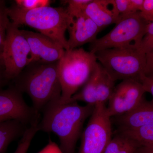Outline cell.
<instances>
[{
	"label": "cell",
	"mask_w": 153,
	"mask_h": 153,
	"mask_svg": "<svg viewBox=\"0 0 153 153\" xmlns=\"http://www.w3.org/2000/svg\"><path fill=\"white\" fill-rule=\"evenodd\" d=\"M94 107L80 105L77 102L62 103L60 99L52 102L42 111L39 131L55 134L63 153H74L83 124L91 115Z\"/></svg>",
	"instance_id": "6da1fadb"
},
{
	"label": "cell",
	"mask_w": 153,
	"mask_h": 153,
	"mask_svg": "<svg viewBox=\"0 0 153 153\" xmlns=\"http://www.w3.org/2000/svg\"><path fill=\"white\" fill-rule=\"evenodd\" d=\"M58 62H33L14 79V86L30 96L33 109L39 115L47 105L61 97Z\"/></svg>",
	"instance_id": "7a4b0ae2"
},
{
	"label": "cell",
	"mask_w": 153,
	"mask_h": 153,
	"mask_svg": "<svg viewBox=\"0 0 153 153\" xmlns=\"http://www.w3.org/2000/svg\"><path fill=\"white\" fill-rule=\"evenodd\" d=\"M10 22L19 27L26 25L38 30L60 45L66 51L69 50L65 33L73 19L68 16L66 8L47 6L34 10H23L12 5L8 7Z\"/></svg>",
	"instance_id": "3957f363"
},
{
	"label": "cell",
	"mask_w": 153,
	"mask_h": 153,
	"mask_svg": "<svg viewBox=\"0 0 153 153\" xmlns=\"http://www.w3.org/2000/svg\"><path fill=\"white\" fill-rule=\"evenodd\" d=\"M97 63L95 54L83 48L66 51L58 62V75L62 90L60 102H69L71 97L87 82Z\"/></svg>",
	"instance_id": "277c9868"
},
{
	"label": "cell",
	"mask_w": 153,
	"mask_h": 153,
	"mask_svg": "<svg viewBox=\"0 0 153 153\" xmlns=\"http://www.w3.org/2000/svg\"><path fill=\"white\" fill-rule=\"evenodd\" d=\"M94 54L97 62L114 81L128 79L139 81L144 72L146 54L139 47L113 48Z\"/></svg>",
	"instance_id": "5b68a950"
},
{
	"label": "cell",
	"mask_w": 153,
	"mask_h": 153,
	"mask_svg": "<svg viewBox=\"0 0 153 153\" xmlns=\"http://www.w3.org/2000/svg\"><path fill=\"white\" fill-rule=\"evenodd\" d=\"M149 23L140 12L121 17L110 32L90 44L89 52L95 54L113 48L139 47Z\"/></svg>",
	"instance_id": "8992f818"
},
{
	"label": "cell",
	"mask_w": 153,
	"mask_h": 153,
	"mask_svg": "<svg viewBox=\"0 0 153 153\" xmlns=\"http://www.w3.org/2000/svg\"><path fill=\"white\" fill-rule=\"evenodd\" d=\"M5 77L14 79L31 63L30 46L19 27L10 22L6 33L2 53Z\"/></svg>",
	"instance_id": "52a82bcc"
},
{
	"label": "cell",
	"mask_w": 153,
	"mask_h": 153,
	"mask_svg": "<svg viewBox=\"0 0 153 153\" xmlns=\"http://www.w3.org/2000/svg\"><path fill=\"white\" fill-rule=\"evenodd\" d=\"M111 118L105 104L94 105L82 133L78 153H103L112 138Z\"/></svg>",
	"instance_id": "ba28073f"
},
{
	"label": "cell",
	"mask_w": 153,
	"mask_h": 153,
	"mask_svg": "<svg viewBox=\"0 0 153 153\" xmlns=\"http://www.w3.org/2000/svg\"><path fill=\"white\" fill-rule=\"evenodd\" d=\"M40 117L33 107L26 103L22 92L14 85L0 90V123L16 120L30 125Z\"/></svg>",
	"instance_id": "9c48e42d"
},
{
	"label": "cell",
	"mask_w": 153,
	"mask_h": 153,
	"mask_svg": "<svg viewBox=\"0 0 153 153\" xmlns=\"http://www.w3.org/2000/svg\"><path fill=\"white\" fill-rule=\"evenodd\" d=\"M146 92L142 84L138 80H123L115 87L108 101L107 108L110 116H120L131 111L143 100Z\"/></svg>",
	"instance_id": "30bf717a"
},
{
	"label": "cell",
	"mask_w": 153,
	"mask_h": 153,
	"mask_svg": "<svg viewBox=\"0 0 153 153\" xmlns=\"http://www.w3.org/2000/svg\"><path fill=\"white\" fill-rule=\"evenodd\" d=\"M27 41L32 54L31 63L41 62L52 63L62 58L66 50L49 37L38 33L21 30Z\"/></svg>",
	"instance_id": "8fae6325"
},
{
	"label": "cell",
	"mask_w": 153,
	"mask_h": 153,
	"mask_svg": "<svg viewBox=\"0 0 153 153\" xmlns=\"http://www.w3.org/2000/svg\"><path fill=\"white\" fill-rule=\"evenodd\" d=\"M69 49H76L87 43H93L101 31L96 24L85 13L73 19L68 28Z\"/></svg>",
	"instance_id": "7c38bea8"
},
{
	"label": "cell",
	"mask_w": 153,
	"mask_h": 153,
	"mask_svg": "<svg viewBox=\"0 0 153 153\" xmlns=\"http://www.w3.org/2000/svg\"><path fill=\"white\" fill-rule=\"evenodd\" d=\"M119 130L135 129L153 125V100H144L134 109L123 115L116 117Z\"/></svg>",
	"instance_id": "4fadbf2b"
},
{
	"label": "cell",
	"mask_w": 153,
	"mask_h": 153,
	"mask_svg": "<svg viewBox=\"0 0 153 153\" xmlns=\"http://www.w3.org/2000/svg\"><path fill=\"white\" fill-rule=\"evenodd\" d=\"M109 0H92L88 5L84 13L93 21L100 30L112 24H116L119 20L109 9Z\"/></svg>",
	"instance_id": "5bb4252c"
},
{
	"label": "cell",
	"mask_w": 153,
	"mask_h": 153,
	"mask_svg": "<svg viewBox=\"0 0 153 153\" xmlns=\"http://www.w3.org/2000/svg\"><path fill=\"white\" fill-rule=\"evenodd\" d=\"M30 125L16 120L0 123V153H4L11 142L22 137Z\"/></svg>",
	"instance_id": "9a60e30c"
},
{
	"label": "cell",
	"mask_w": 153,
	"mask_h": 153,
	"mask_svg": "<svg viewBox=\"0 0 153 153\" xmlns=\"http://www.w3.org/2000/svg\"><path fill=\"white\" fill-rule=\"evenodd\" d=\"M101 65L97 62L95 69L82 89L77 91L70 99V102L81 101L87 104L95 105L97 104L96 88Z\"/></svg>",
	"instance_id": "2e32d148"
},
{
	"label": "cell",
	"mask_w": 153,
	"mask_h": 153,
	"mask_svg": "<svg viewBox=\"0 0 153 153\" xmlns=\"http://www.w3.org/2000/svg\"><path fill=\"white\" fill-rule=\"evenodd\" d=\"M115 87V81L101 66L96 88L97 104L109 100Z\"/></svg>",
	"instance_id": "e0dca14e"
},
{
	"label": "cell",
	"mask_w": 153,
	"mask_h": 153,
	"mask_svg": "<svg viewBox=\"0 0 153 153\" xmlns=\"http://www.w3.org/2000/svg\"><path fill=\"white\" fill-rule=\"evenodd\" d=\"M119 133L136 141L140 146H153V125L135 129L119 131Z\"/></svg>",
	"instance_id": "ac0fdd59"
},
{
	"label": "cell",
	"mask_w": 153,
	"mask_h": 153,
	"mask_svg": "<svg viewBox=\"0 0 153 153\" xmlns=\"http://www.w3.org/2000/svg\"><path fill=\"white\" fill-rule=\"evenodd\" d=\"M38 123L39 121H37L28 127L22 136L14 153H27L32 140L39 131Z\"/></svg>",
	"instance_id": "d6986e66"
},
{
	"label": "cell",
	"mask_w": 153,
	"mask_h": 153,
	"mask_svg": "<svg viewBox=\"0 0 153 153\" xmlns=\"http://www.w3.org/2000/svg\"><path fill=\"white\" fill-rule=\"evenodd\" d=\"M7 9L5 1L0 0V53L1 54L2 53L7 29L10 22L8 14Z\"/></svg>",
	"instance_id": "ffe728a7"
},
{
	"label": "cell",
	"mask_w": 153,
	"mask_h": 153,
	"mask_svg": "<svg viewBox=\"0 0 153 153\" xmlns=\"http://www.w3.org/2000/svg\"><path fill=\"white\" fill-rule=\"evenodd\" d=\"M92 0H68L63 1L67 5L66 11L69 17L73 19L84 14L88 5Z\"/></svg>",
	"instance_id": "44dd1931"
},
{
	"label": "cell",
	"mask_w": 153,
	"mask_h": 153,
	"mask_svg": "<svg viewBox=\"0 0 153 153\" xmlns=\"http://www.w3.org/2000/svg\"><path fill=\"white\" fill-rule=\"evenodd\" d=\"M112 11L115 16L119 20L121 17L131 14L130 0H109Z\"/></svg>",
	"instance_id": "7402d4cb"
},
{
	"label": "cell",
	"mask_w": 153,
	"mask_h": 153,
	"mask_svg": "<svg viewBox=\"0 0 153 153\" xmlns=\"http://www.w3.org/2000/svg\"><path fill=\"white\" fill-rule=\"evenodd\" d=\"M128 140V137L119 133L114 137L111 138L103 153H118Z\"/></svg>",
	"instance_id": "603a6c76"
},
{
	"label": "cell",
	"mask_w": 153,
	"mask_h": 153,
	"mask_svg": "<svg viewBox=\"0 0 153 153\" xmlns=\"http://www.w3.org/2000/svg\"><path fill=\"white\" fill-rule=\"evenodd\" d=\"M139 48L146 54L153 51V21L148 24L146 34Z\"/></svg>",
	"instance_id": "cb8c5ba5"
},
{
	"label": "cell",
	"mask_w": 153,
	"mask_h": 153,
	"mask_svg": "<svg viewBox=\"0 0 153 153\" xmlns=\"http://www.w3.org/2000/svg\"><path fill=\"white\" fill-rule=\"evenodd\" d=\"M51 1L49 0H16L15 4L23 10H29L49 6Z\"/></svg>",
	"instance_id": "d4e9b609"
},
{
	"label": "cell",
	"mask_w": 153,
	"mask_h": 153,
	"mask_svg": "<svg viewBox=\"0 0 153 153\" xmlns=\"http://www.w3.org/2000/svg\"><path fill=\"white\" fill-rule=\"evenodd\" d=\"M140 13L149 23L153 21V0H144L143 9Z\"/></svg>",
	"instance_id": "484cf974"
},
{
	"label": "cell",
	"mask_w": 153,
	"mask_h": 153,
	"mask_svg": "<svg viewBox=\"0 0 153 153\" xmlns=\"http://www.w3.org/2000/svg\"><path fill=\"white\" fill-rule=\"evenodd\" d=\"M139 81L142 84L146 92L152 94L153 100V75L143 73L140 76Z\"/></svg>",
	"instance_id": "4316f807"
},
{
	"label": "cell",
	"mask_w": 153,
	"mask_h": 153,
	"mask_svg": "<svg viewBox=\"0 0 153 153\" xmlns=\"http://www.w3.org/2000/svg\"><path fill=\"white\" fill-rule=\"evenodd\" d=\"M140 147V146L137 142L128 137L127 141L118 153H135Z\"/></svg>",
	"instance_id": "83f0119b"
},
{
	"label": "cell",
	"mask_w": 153,
	"mask_h": 153,
	"mask_svg": "<svg viewBox=\"0 0 153 153\" xmlns=\"http://www.w3.org/2000/svg\"><path fill=\"white\" fill-rule=\"evenodd\" d=\"M38 153H63L60 146L51 139L48 143Z\"/></svg>",
	"instance_id": "f1b7e54d"
},
{
	"label": "cell",
	"mask_w": 153,
	"mask_h": 153,
	"mask_svg": "<svg viewBox=\"0 0 153 153\" xmlns=\"http://www.w3.org/2000/svg\"><path fill=\"white\" fill-rule=\"evenodd\" d=\"M144 74L153 75V51L146 54V65Z\"/></svg>",
	"instance_id": "f546056e"
},
{
	"label": "cell",
	"mask_w": 153,
	"mask_h": 153,
	"mask_svg": "<svg viewBox=\"0 0 153 153\" xmlns=\"http://www.w3.org/2000/svg\"><path fill=\"white\" fill-rule=\"evenodd\" d=\"M144 0H130L131 14L140 12L143 9Z\"/></svg>",
	"instance_id": "4dcf8cb0"
},
{
	"label": "cell",
	"mask_w": 153,
	"mask_h": 153,
	"mask_svg": "<svg viewBox=\"0 0 153 153\" xmlns=\"http://www.w3.org/2000/svg\"><path fill=\"white\" fill-rule=\"evenodd\" d=\"M4 70V68H0V89L8 81L5 77Z\"/></svg>",
	"instance_id": "1f68e13d"
},
{
	"label": "cell",
	"mask_w": 153,
	"mask_h": 153,
	"mask_svg": "<svg viewBox=\"0 0 153 153\" xmlns=\"http://www.w3.org/2000/svg\"><path fill=\"white\" fill-rule=\"evenodd\" d=\"M138 150L142 153H153V146H142Z\"/></svg>",
	"instance_id": "d6a6232c"
},
{
	"label": "cell",
	"mask_w": 153,
	"mask_h": 153,
	"mask_svg": "<svg viewBox=\"0 0 153 153\" xmlns=\"http://www.w3.org/2000/svg\"><path fill=\"white\" fill-rule=\"evenodd\" d=\"M0 68L4 69V60H3L2 54L0 53Z\"/></svg>",
	"instance_id": "836d02e7"
},
{
	"label": "cell",
	"mask_w": 153,
	"mask_h": 153,
	"mask_svg": "<svg viewBox=\"0 0 153 153\" xmlns=\"http://www.w3.org/2000/svg\"><path fill=\"white\" fill-rule=\"evenodd\" d=\"M135 153H142L141 152H140V151L138 149L136 151V152Z\"/></svg>",
	"instance_id": "e575fe53"
}]
</instances>
